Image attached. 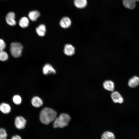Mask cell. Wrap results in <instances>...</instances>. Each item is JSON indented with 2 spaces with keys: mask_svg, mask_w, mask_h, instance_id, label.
<instances>
[{
  "mask_svg": "<svg viewBox=\"0 0 139 139\" xmlns=\"http://www.w3.org/2000/svg\"><path fill=\"white\" fill-rule=\"evenodd\" d=\"M20 26L22 28L27 27L29 23V19L26 17H22L19 20V22Z\"/></svg>",
  "mask_w": 139,
  "mask_h": 139,
  "instance_id": "cell-17",
  "label": "cell"
},
{
  "mask_svg": "<svg viewBox=\"0 0 139 139\" xmlns=\"http://www.w3.org/2000/svg\"><path fill=\"white\" fill-rule=\"evenodd\" d=\"M115 138L114 134L109 131L105 132L102 134L101 139H115Z\"/></svg>",
  "mask_w": 139,
  "mask_h": 139,
  "instance_id": "cell-19",
  "label": "cell"
},
{
  "mask_svg": "<svg viewBox=\"0 0 139 139\" xmlns=\"http://www.w3.org/2000/svg\"><path fill=\"white\" fill-rule=\"evenodd\" d=\"M23 48L22 45L20 43L17 42L12 43L10 48L11 54L14 57H19L21 55Z\"/></svg>",
  "mask_w": 139,
  "mask_h": 139,
  "instance_id": "cell-3",
  "label": "cell"
},
{
  "mask_svg": "<svg viewBox=\"0 0 139 139\" xmlns=\"http://www.w3.org/2000/svg\"><path fill=\"white\" fill-rule=\"evenodd\" d=\"M57 114L56 112L53 109L49 108H45L40 113V120L42 123L48 125L54 121Z\"/></svg>",
  "mask_w": 139,
  "mask_h": 139,
  "instance_id": "cell-1",
  "label": "cell"
},
{
  "mask_svg": "<svg viewBox=\"0 0 139 139\" xmlns=\"http://www.w3.org/2000/svg\"><path fill=\"white\" fill-rule=\"evenodd\" d=\"M111 97L113 101L115 103H121L123 102V99L122 97L117 91L112 92L111 94Z\"/></svg>",
  "mask_w": 139,
  "mask_h": 139,
  "instance_id": "cell-7",
  "label": "cell"
},
{
  "mask_svg": "<svg viewBox=\"0 0 139 139\" xmlns=\"http://www.w3.org/2000/svg\"><path fill=\"white\" fill-rule=\"evenodd\" d=\"M26 123V120L23 117L21 116H18L15 118L14 124L17 128L21 129L25 127Z\"/></svg>",
  "mask_w": 139,
  "mask_h": 139,
  "instance_id": "cell-4",
  "label": "cell"
},
{
  "mask_svg": "<svg viewBox=\"0 0 139 139\" xmlns=\"http://www.w3.org/2000/svg\"><path fill=\"white\" fill-rule=\"evenodd\" d=\"M6 47V44L4 41L0 39V51H3Z\"/></svg>",
  "mask_w": 139,
  "mask_h": 139,
  "instance_id": "cell-23",
  "label": "cell"
},
{
  "mask_svg": "<svg viewBox=\"0 0 139 139\" xmlns=\"http://www.w3.org/2000/svg\"><path fill=\"white\" fill-rule=\"evenodd\" d=\"M13 100L14 103L17 105H19L22 102L21 98L18 95H14L13 97Z\"/></svg>",
  "mask_w": 139,
  "mask_h": 139,
  "instance_id": "cell-21",
  "label": "cell"
},
{
  "mask_svg": "<svg viewBox=\"0 0 139 139\" xmlns=\"http://www.w3.org/2000/svg\"><path fill=\"white\" fill-rule=\"evenodd\" d=\"M11 139H22L21 137L19 135H16L13 136L11 138Z\"/></svg>",
  "mask_w": 139,
  "mask_h": 139,
  "instance_id": "cell-24",
  "label": "cell"
},
{
  "mask_svg": "<svg viewBox=\"0 0 139 139\" xmlns=\"http://www.w3.org/2000/svg\"><path fill=\"white\" fill-rule=\"evenodd\" d=\"M31 102L32 105L36 107H39L43 104L42 101L38 97H34L33 98Z\"/></svg>",
  "mask_w": 139,
  "mask_h": 139,
  "instance_id": "cell-16",
  "label": "cell"
},
{
  "mask_svg": "<svg viewBox=\"0 0 139 139\" xmlns=\"http://www.w3.org/2000/svg\"><path fill=\"white\" fill-rule=\"evenodd\" d=\"M42 72L43 74L46 75L53 73L55 74L56 71L52 66L49 64H46L42 68Z\"/></svg>",
  "mask_w": 139,
  "mask_h": 139,
  "instance_id": "cell-10",
  "label": "cell"
},
{
  "mask_svg": "<svg viewBox=\"0 0 139 139\" xmlns=\"http://www.w3.org/2000/svg\"><path fill=\"white\" fill-rule=\"evenodd\" d=\"M136 1H139V0H123V3L125 7L132 10L134 9L136 6Z\"/></svg>",
  "mask_w": 139,
  "mask_h": 139,
  "instance_id": "cell-6",
  "label": "cell"
},
{
  "mask_svg": "<svg viewBox=\"0 0 139 139\" xmlns=\"http://www.w3.org/2000/svg\"><path fill=\"white\" fill-rule=\"evenodd\" d=\"M8 55L7 53L3 51H0V60L5 61L8 59Z\"/></svg>",
  "mask_w": 139,
  "mask_h": 139,
  "instance_id": "cell-20",
  "label": "cell"
},
{
  "mask_svg": "<svg viewBox=\"0 0 139 139\" xmlns=\"http://www.w3.org/2000/svg\"><path fill=\"white\" fill-rule=\"evenodd\" d=\"M103 86L105 89L110 91H113L115 88L114 83L111 80L105 81L103 83Z\"/></svg>",
  "mask_w": 139,
  "mask_h": 139,
  "instance_id": "cell-11",
  "label": "cell"
},
{
  "mask_svg": "<svg viewBox=\"0 0 139 139\" xmlns=\"http://www.w3.org/2000/svg\"><path fill=\"white\" fill-rule=\"evenodd\" d=\"M74 47L70 44L66 45L64 47V54L68 56H71L75 53Z\"/></svg>",
  "mask_w": 139,
  "mask_h": 139,
  "instance_id": "cell-8",
  "label": "cell"
},
{
  "mask_svg": "<svg viewBox=\"0 0 139 139\" xmlns=\"http://www.w3.org/2000/svg\"><path fill=\"white\" fill-rule=\"evenodd\" d=\"M7 133L5 129L0 128V139H6Z\"/></svg>",
  "mask_w": 139,
  "mask_h": 139,
  "instance_id": "cell-22",
  "label": "cell"
},
{
  "mask_svg": "<svg viewBox=\"0 0 139 139\" xmlns=\"http://www.w3.org/2000/svg\"><path fill=\"white\" fill-rule=\"evenodd\" d=\"M128 84L132 88L137 87L139 84V77L137 76L133 77L129 80Z\"/></svg>",
  "mask_w": 139,
  "mask_h": 139,
  "instance_id": "cell-13",
  "label": "cell"
},
{
  "mask_svg": "<svg viewBox=\"0 0 139 139\" xmlns=\"http://www.w3.org/2000/svg\"><path fill=\"white\" fill-rule=\"evenodd\" d=\"M75 5L79 8H83L85 7L87 4L86 0H74Z\"/></svg>",
  "mask_w": 139,
  "mask_h": 139,
  "instance_id": "cell-18",
  "label": "cell"
},
{
  "mask_svg": "<svg viewBox=\"0 0 139 139\" xmlns=\"http://www.w3.org/2000/svg\"><path fill=\"white\" fill-rule=\"evenodd\" d=\"M15 14L12 12H8L6 16L5 20L6 23L11 26H14L16 25V22L15 20Z\"/></svg>",
  "mask_w": 139,
  "mask_h": 139,
  "instance_id": "cell-5",
  "label": "cell"
},
{
  "mask_svg": "<svg viewBox=\"0 0 139 139\" xmlns=\"http://www.w3.org/2000/svg\"><path fill=\"white\" fill-rule=\"evenodd\" d=\"M60 26L63 28H67L70 27L71 24V21L69 18L64 17L62 18L59 22Z\"/></svg>",
  "mask_w": 139,
  "mask_h": 139,
  "instance_id": "cell-9",
  "label": "cell"
},
{
  "mask_svg": "<svg viewBox=\"0 0 139 139\" xmlns=\"http://www.w3.org/2000/svg\"><path fill=\"white\" fill-rule=\"evenodd\" d=\"M0 111L4 114H8L11 111V107L7 103H2L0 105Z\"/></svg>",
  "mask_w": 139,
  "mask_h": 139,
  "instance_id": "cell-14",
  "label": "cell"
},
{
  "mask_svg": "<svg viewBox=\"0 0 139 139\" xmlns=\"http://www.w3.org/2000/svg\"><path fill=\"white\" fill-rule=\"evenodd\" d=\"M71 120V117L68 114H62L53 121V127L56 128H63L68 125Z\"/></svg>",
  "mask_w": 139,
  "mask_h": 139,
  "instance_id": "cell-2",
  "label": "cell"
},
{
  "mask_svg": "<svg viewBox=\"0 0 139 139\" xmlns=\"http://www.w3.org/2000/svg\"><path fill=\"white\" fill-rule=\"evenodd\" d=\"M40 15V12L37 10H33L30 11L28 14L29 19L31 21H36Z\"/></svg>",
  "mask_w": 139,
  "mask_h": 139,
  "instance_id": "cell-12",
  "label": "cell"
},
{
  "mask_svg": "<svg viewBox=\"0 0 139 139\" xmlns=\"http://www.w3.org/2000/svg\"><path fill=\"white\" fill-rule=\"evenodd\" d=\"M36 31L39 36L41 37L44 36L46 31V26L44 24H41L36 28Z\"/></svg>",
  "mask_w": 139,
  "mask_h": 139,
  "instance_id": "cell-15",
  "label": "cell"
}]
</instances>
